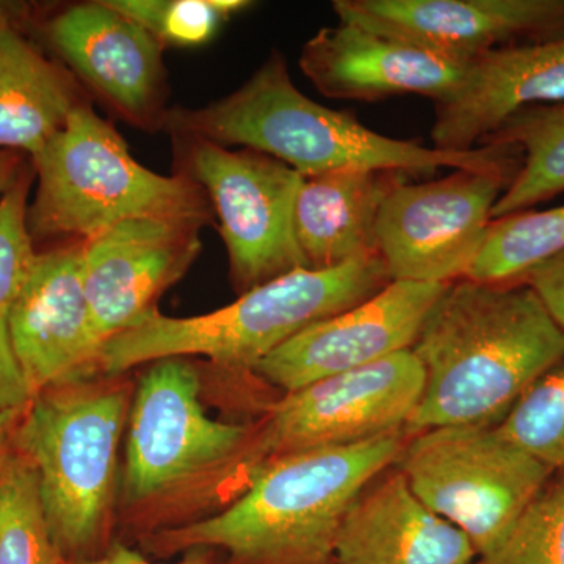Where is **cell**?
<instances>
[{
    "label": "cell",
    "instance_id": "obj_26",
    "mask_svg": "<svg viewBox=\"0 0 564 564\" xmlns=\"http://www.w3.org/2000/svg\"><path fill=\"white\" fill-rule=\"evenodd\" d=\"M497 430L549 469H564V356L530 384Z\"/></svg>",
    "mask_w": 564,
    "mask_h": 564
},
{
    "label": "cell",
    "instance_id": "obj_18",
    "mask_svg": "<svg viewBox=\"0 0 564 564\" xmlns=\"http://www.w3.org/2000/svg\"><path fill=\"white\" fill-rule=\"evenodd\" d=\"M564 102V35L488 52L467 63L462 84L434 104L433 148L477 150L514 111Z\"/></svg>",
    "mask_w": 564,
    "mask_h": 564
},
{
    "label": "cell",
    "instance_id": "obj_12",
    "mask_svg": "<svg viewBox=\"0 0 564 564\" xmlns=\"http://www.w3.org/2000/svg\"><path fill=\"white\" fill-rule=\"evenodd\" d=\"M339 22L469 63L564 35V0H336Z\"/></svg>",
    "mask_w": 564,
    "mask_h": 564
},
{
    "label": "cell",
    "instance_id": "obj_2",
    "mask_svg": "<svg viewBox=\"0 0 564 564\" xmlns=\"http://www.w3.org/2000/svg\"><path fill=\"white\" fill-rule=\"evenodd\" d=\"M162 131L263 152L303 176L343 169L411 176H433L440 169L519 174L524 163L514 144L451 152L375 132L350 111L328 109L303 95L280 51L231 95L198 109H170Z\"/></svg>",
    "mask_w": 564,
    "mask_h": 564
},
{
    "label": "cell",
    "instance_id": "obj_8",
    "mask_svg": "<svg viewBox=\"0 0 564 564\" xmlns=\"http://www.w3.org/2000/svg\"><path fill=\"white\" fill-rule=\"evenodd\" d=\"M393 466L415 496L491 554L554 470L497 426H441L408 436Z\"/></svg>",
    "mask_w": 564,
    "mask_h": 564
},
{
    "label": "cell",
    "instance_id": "obj_23",
    "mask_svg": "<svg viewBox=\"0 0 564 564\" xmlns=\"http://www.w3.org/2000/svg\"><path fill=\"white\" fill-rule=\"evenodd\" d=\"M29 188L31 176L22 169L0 199V410L9 411H24L32 400L11 340V313L36 254L28 225Z\"/></svg>",
    "mask_w": 564,
    "mask_h": 564
},
{
    "label": "cell",
    "instance_id": "obj_19",
    "mask_svg": "<svg viewBox=\"0 0 564 564\" xmlns=\"http://www.w3.org/2000/svg\"><path fill=\"white\" fill-rule=\"evenodd\" d=\"M469 538L430 510L395 466L352 500L339 533L336 564H474Z\"/></svg>",
    "mask_w": 564,
    "mask_h": 564
},
{
    "label": "cell",
    "instance_id": "obj_13",
    "mask_svg": "<svg viewBox=\"0 0 564 564\" xmlns=\"http://www.w3.org/2000/svg\"><path fill=\"white\" fill-rule=\"evenodd\" d=\"M445 285L391 281L372 299L296 334L256 364L251 375L291 393L411 350Z\"/></svg>",
    "mask_w": 564,
    "mask_h": 564
},
{
    "label": "cell",
    "instance_id": "obj_20",
    "mask_svg": "<svg viewBox=\"0 0 564 564\" xmlns=\"http://www.w3.org/2000/svg\"><path fill=\"white\" fill-rule=\"evenodd\" d=\"M404 173L343 169L304 176L293 231L306 270H328L378 256L381 203Z\"/></svg>",
    "mask_w": 564,
    "mask_h": 564
},
{
    "label": "cell",
    "instance_id": "obj_31",
    "mask_svg": "<svg viewBox=\"0 0 564 564\" xmlns=\"http://www.w3.org/2000/svg\"><path fill=\"white\" fill-rule=\"evenodd\" d=\"M22 411L0 410V466L13 451V437Z\"/></svg>",
    "mask_w": 564,
    "mask_h": 564
},
{
    "label": "cell",
    "instance_id": "obj_11",
    "mask_svg": "<svg viewBox=\"0 0 564 564\" xmlns=\"http://www.w3.org/2000/svg\"><path fill=\"white\" fill-rule=\"evenodd\" d=\"M516 176L455 170L436 181L397 182L377 220V251L391 281L451 284L466 276Z\"/></svg>",
    "mask_w": 564,
    "mask_h": 564
},
{
    "label": "cell",
    "instance_id": "obj_33",
    "mask_svg": "<svg viewBox=\"0 0 564 564\" xmlns=\"http://www.w3.org/2000/svg\"><path fill=\"white\" fill-rule=\"evenodd\" d=\"M13 9L14 7H11L10 3L0 2V18L6 17V14H10Z\"/></svg>",
    "mask_w": 564,
    "mask_h": 564
},
{
    "label": "cell",
    "instance_id": "obj_10",
    "mask_svg": "<svg viewBox=\"0 0 564 564\" xmlns=\"http://www.w3.org/2000/svg\"><path fill=\"white\" fill-rule=\"evenodd\" d=\"M177 173L196 182L220 223L239 295L306 269L293 231L303 174L263 152L173 135Z\"/></svg>",
    "mask_w": 564,
    "mask_h": 564
},
{
    "label": "cell",
    "instance_id": "obj_4",
    "mask_svg": "<svg viewBox=\"0 0 564 564\" xmlns=\"http://www.w3.org/2000/svg\"><path fill=\"white\" fill-rule=\"evenodd\" d=\"M391 282L380 256L328 270H296L242 293L236 302L195 317L152 310L104 344L96 373L122 377L163 358L204 356L251 373L270 352L315 323L372 299Z\"/></svg>",
    "mask_w": 564,
    "mask_h": 564
},
{
    "label": "cell",
    "instance_id": "obj_22",
    "mask_svg": "<svg viewBox=\"0 0 564 564\" xmlns=\"http://www.w3.org/2000/svg\"><path fill=\"white\" fill-rule=\"evenodd\" d=\"M485 144H514L524 155L521 172L494 206L492 220L532 210L564 192V102L514 111Z\"/></svg>",
    "mask_w": 564,
    "mask_h": 564
},
{
    "label": "cell",
    "instance_id": "obj_1",
    "mask_svg": "<svg viewBox=\"0 0 564 564\" xmlns=\"http://www.w3.org/2000/svg\"><path fill=\"white\" fill-rule=\"evenodd\" d=\"M425 373L404 426H497L536 378L564 356V332L529 284L445 285L413 345Z\"/></svg>",
    "mask_w": 564,
    "mask_h": 564
},
{
    "label": "cell",
    "instance_id": "obj_9",
    "mask_svg": "<svg viewBox=\"0 0 564 564\" xmlns=\"http://www.w3.org/2000/svg\"><path fill=\"white\" fill-rule=\"evenodd\" d=\"M423 383L421 361L413 350H403L285 393L267 410L259 425H252L229 477L248 484L252 475L285 456L404 432L421 400Z\"/></svg>",
    "mask_w": 564,
    "mask_h": 564
},
{
    "label": "cell",
    "instance_id": "obj_6",
    "mask_svg": "<svg viewBox=\"0 0 564 564\" xmlns=\"http://www.w3.org/2000/svg\"><path fill=\"white\" fill-rule=\"evenodd\" d=\"M33 159L39 187L28 209L32 237L90 240L140 218L210 225L209 198L184 174L162 176L132 158L117 129L82 104Z\"/></svg>",
    "mask_w": 564,
    "mask_h": 564
},
{
    "label": "cell",
    "instance_id": "obj_25",
    "mask_svg": "<svg viewBox=\"0 0 564 564\" xmlns=\"http://www.w3.org/2000/svg\"><path fill=\"white\" fill-rule=\"evenodd\" d=\"M0 564H61L41 502L39 477L14 448L0 466Z\"/></svg>",
    "mask_w": 564,
    "mask_h": 564
},
{
    "label": "cell",
    "instance_id": "obj_24",
    "mask_svg": "<svg viewBox=\"0 0 564 564\" xmlns=\"http://www.w3.org/2000/svg\"><path fill=\"white\" fill-rule=\"evenodd\" d=\"M564 250V206L497 218L467 272L484 284H522L534 267Z\"/></svg>",
    "mask_w": 564,
    "mask_h": 564
},
{
    "label": "cell",
    "instance_id": "obj_28",
    "mask_svg": "<svg viewBox=\"0 0 564 564\" xmlns=\"http://www.w3.org/2000/svg\"><path fill=\"white\" fill-rule=\"evenodd\" d=\"M474 564H564V469L549 475L502 543Z\"/></svg>",
    "mask_w": 564,
    "mask_h": 564
},
{
    "label": "cell",
    "instance_id": "obj_21",
    "mask_svg": "<svg viewBox=\"0 0 564 564\" xmlns=\"http://www.w3.org/2000/svg\"><path fill=\"white\" fill-rule=\"evenodd\" d=\"M87 102L76 77L44 57L11 13L0 18V151L35 158Z\"/></svg>",
    "mask_w": 564,
    "mask_h": 564
},
{
    "label": "cell",
    "instance_id": "obj_30",
    "mask_svg": "<svg viewBox=\"0 0 564 564\" xmlns=\"http://www.w3.org/2000/svg\"><path fill=\"white\" fill-rule=\"evenodd\" d=\"M177 562H152L147 555L122 541H113L101 555L79 562H62L61 564H223L218 563V552L212 549H191L181 554Z\"/></svg>",
    "mask_w": 564,
    "mask_h": 564
},
{
    "label": "cell",
    "instance_id": "obj_7",
    "mask_svg": "<svg viewBox=\"0 0 564 564\" xmlns=\"http://www.w3.org/2000/svg\"><path fill=\"white\" fill-rule=\"evenodd\" d=\"M150 364L133 389L121 478L122 502L135 511L226 480L252 433L207 415L202 375L188 358Z\"/></svg>",
    "mask_w": 564,
    "mask_h": 564
},
{
    "label": "cell",
    "instance_id": "obj_14",
    "mask_svg": "<svg viewBox=\"0 0 564 564\" xmlns=\"http://www.w3.org/2000/svg\"><path fill=\"white\" fill-rule=\"evenodd\" d=\"M46 33L69 73L118 117L162 131L170 110L163 47L141 25L96 0L62 10Z\"/></svg>",
    "mask_w": 564,
    "mask_h": 564
},
{
    "label": "cell",
    "instance_id": "obj_15",
    "mask_svg": "<svg viewBox=\"0 0 564 564\" xmlns=\"http://www.w3.org/2000/svg\"><path fill=\"white\" fill-rule=\"evenodd\" d=\"M198 221L140 218L84 242V289L99 351L155 307L202 251Z\"/></svg>",
    "mask_w": 564,
    "mask_h": 564
},
{
    "label": "cell",
    "instance_id": "obj_32",
    "mask_svg": "<svg viewBox=\"0 0 564 564\" xmlns=\"http://www.w3.org/2000/svg\"><path fill=\"white\" fill-rule=\"evenodd\" d=\"M21 159L14 152L0 151V199L10 191L11 185L22 172Z\"/></svg>",
    "mask_w": 564,
    "mask_h": 564
},
{
    "label": "cell",
    "instance_id": "obj_27",
    "mask_svg": "<svg viewBox=\"0 0 564 564\" xmlns=\"http://www.w3.org/2000/svg\"><path fill=\"white\" fill-rule=\"evenodd\" d=\"M165 50L209 43L226 21L250 9L247 0H107Z\"/></svg>",
    "mask_w": 564,
    "mask_h": 564
},
{
    "label": "cell",
    "instance_id": "obj_17",
    "mask_svg": "<svg viewBox=\"0 0 564 564\" xmlns=\"http://www.w3.org/2000/svg\"><path fill=\"white\" fill-rule=\"evenodd\" d=\"M300 68L329 99L375 102L417 95L436 104L454 95L467 63L339 22L306 41Z\"/></svg>",
    "mask_w": 564,
    "mask_h": 564
},
{
    "label": "cell",
    "instance_id": "obj_16",
    "mask_svg": "<svg viewBox=\"0 0 564 564\" xmlns=\"http://www.w3.org/2000/svg\"><path fill=\"white\" fill-rule=\"evenodd\" d=\"M11 340L32 399L96 373L99 345L84 289V242L36 252L11 313Z\"/></svg>",
    "mask_w": 564,
    "mask_h": 564
},
{
    "label": "cell",
    "instance_id": "obj_29",
    "mask_svg": "<svg viewBox=\"0 0 564 564\" xmlns=\"http://www.w3.org/2000/svg\"><path fill=\"white\" fill-rule=\"evenodd\" d=\"M524 282L536 292L545 310L564 332V250L534 267Z\"/></svg>",
    "mask_w": 564,
    "mask_h": 564
},
{
    "label": "cell",
    "instance_id": "obj_5",
    "mask_svg": "<svg viewBox=\"0 0 564 564\" xmlns=\"http://www.w3.org/2000/svg\"><path fill=\"white\" fill-rule=\"evenodd\" d=\"M122 377H82L33 395L13 448L39 477L52 543L62 562L101 555L110 540L118 451L133 389Z\"/></svg>",
    "mask_w": 564,
    "mask_h": 564
},
{
    "label": "cell",
    "instance_id": "obj_3",
    "mask_svg": "<svg viewBox=\"0 0 564 564\" xmlns=\"http://www.w3.org/2000/svg\"><path fill=\"white\" fill-rule=\"evenodd\" d=\"M408 434L285 456L252 475L220 511L141 540L161 558L191 549L226 555L223 564H336L337 533L352 500L399 458Z\"/></svg>",
    "mask_w": 564,
    "mask_h": 564
}]
</instances>
